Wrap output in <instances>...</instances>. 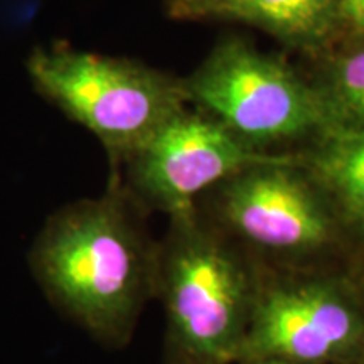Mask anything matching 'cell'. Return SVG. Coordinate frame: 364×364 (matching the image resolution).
I'll return each instance as SVG.
<instances>
[{
  "mask_svg": "<svg viewBox=\"0 0 364 364\" xmlns=\"http://www.w3.org/2000/svg\"><path fill=\"white\" fill-rule=\"evenodd\" d=\"M317 91L327 129L364 130V49L341 58Z\"/></svg>",
  "mask_w": 364,
  "mask_h": 364,
  "instance_id": "obj_11",
  "label": "cell"
},
{
  "mask_svg": "<svg viewBox=\"0 0 364 364\" xmlns=\"http://www.w3.org/2000/svg\"><path fill=\"white\" fill-rule=\"evenodd\" d=\"M338 19L354 33L364 34V0H338Z\"/></svg>",
  "mask_w": 364,
  "mask_h": 364,
  "instance_id": "obj_12",
  "label": "cell"
},
{
  "mask_svg": "<svg viewBox=\"0 0 364 364\" xmlns=\"http://www.w3.org/2000/svg\"><path fill=\"white\" fill-rule=\"evenodd\" d=\"M176 226L156 287L162 290L176 344L199 364L241 358L250 324L245 273L220 240L194 221V213L174 216Z\"/></svg>",
  "mask_w": 364,
  "mask_h": 364,
  "instance_id": "obj_3",
  "label": "cell"
},
{
  "mask_svg": "<svg viewBox=\"0 0 364 364\" xmlns=\"http://www.w3.org/2000/svg\"><path fill=\"white\" fill-rule=\"evenodd\" d=\"M130 179L150 203L172 216L193 211V199L250 167L277 164L255 154L220 122L182 112L130 159Z\"/></svg>",
  "mask_w": 364,
  "mask_h": 364,
  "instance_id": "obj_5",
  "label": "cell"
},
{
  "mask_svg": "<svg viewBox=\"0 0 364 364\" xmlns=\"http://www.w3.org/2000/svg\"><path fill=\"white\" fill-rule=\"evenodd\" d=\"M176 12L243 21L285 41L312 44L338 21V0H179Z\"/></svg>",
  "mask_w": 364,
  "mask_h": 364,
  "instance_id": "obj_8",
  "label": "cell"
},
{
  "mask_svg": "<svg viewBox=\"0 0 364 364\" xmlns=\"http://www.w3.org/2000/svg\"><path fill=\"white\" fill-rule=\"evenodd\" d=\"M188 91L243 142H273L326 127L317 90L302 83L284 63L226 43L189 81Z\"/></svg>",
  "mask_w": 364,
  "mask_h": 364,
  "instance_id": "obj_4",
  "label": "cell"
},
{
  "mask_svg": "<svg viewBox=\"0 0 364 364\" xmlns=\"http://www.w3.org/2000/svg\"><path fill=\"white\" fill-rule=\"evenodd\" d=\"M223 215L245 238L273 250L306 252L331 236V218L322 203L280 162L231 177L223 191Z\"/></svg>",
  "mask_w": 364,
  "mask_h": 364,
  "instance_id": "obj_6",
  "label": "cell"
},
{
  "mask_svg": "<svg viewBox=\"0 0 364 364\" xmlns=\"http://www.w3.org/2000/svg\"><path fill=\"white\" fill-rule=\"evenodd\" d=\"M27 70L41 93L97 135L113 161H129L191 97L188 86L147 66L66 46L36 51Z\"/></svg>",
  "mask_w": 364,
  "mask_h": 364,
  "instance_id": "obj_2",
  "label": "cell"
},
{
  "mask_svg": "<svg viewBox=\"0 0 364 364\" xmlns=\"http://www.w3.org/2000/svg\"><path fill=\"white\" fill-rule=\"evenodd\" d=\"M241 356L277 358L290 363H326L343 359L338 349L300 311L290 289L272 292L250 316Z\"/></svg>",
  "mask_w": 364,
  "mask_h": 364,
  "instance_id": "obj_7",
  "label": "cell"
},
{
  "mask_svg": "<svg viewBox=\"0 0 364 364\" xmlns=\"http://www.w3.org/2000/svg\"><path fill=\"white\" fill-rule=\"evenodd\" d=\"M250 364H297L285 361V359H277V358H262V359H252Z\"/></svg>",
  "mask_w": 364,
  "mask_h": 364,
  "instance_id": "obj_13",
  "label": "cell"
},
{
  "mask_svg": "<svg viewBox=\"0 0 364 364\" xmlns=\"http://www.w3.org/2000/svg\"><path fill=\"white\" fill-rule=\"evenodd\" d=\"M300 311L312 322L341 358L353 356L364 349V318L348 299L332 287L307 284L290 287Z\"/></svg>",
  "mask_w": 364,
  "mask_h": 364,
  "instance_id": "obj_10",
  "label": "cell"
},
{
  "mask_svg": "<svg viewBox=\"0 0 364 364\" xmlns=\"http://www.w3.org/2000/svg\"><path fill=\"white\" fill-rule=\"evenodd\" d=\"M29 263L53 304L115 348L130 339L156 289L157 258L118 191L56 213L36 240Z\"/></svg>",
  "mask_w": 364,
  "mask_h": 364,
  "instance_id": "obj_1",
  "label": "cell"
},
{
  "mask_svg": "<svg viewBox=\"0 0 364 364\" xmlns=\"http://www.w3.org/2000/svg\"><path fill=\"white\" fill-rule=\"evenodd\" d=\"M316 171L349 216L364 226V130H332Z\"/></svg>",
  "mask_w": 364,
  "mask_h": 364,
  "instance_id": "obj_9",
  "label": "cell"
}]
</instances>
